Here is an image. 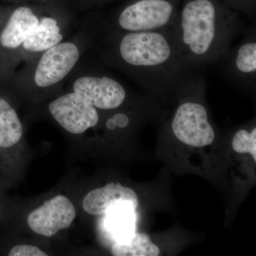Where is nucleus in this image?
<instances>
[{
    "label": "nucleus",
    "mask_w": 256,
    "mask_h": 256,
    "mask_svg": "<svg viewBox=\"0 0 256 256\" xmlns=\"http://www.w3.org/2000/svg\"><path fill=\"white\" fill-rule=\"evenodd\" d=\"M102 52L106 64L154 95L176 94L190 76L200 72L184 62L170 28L140 32L109 30L102 40Z\"/></svg>",
    "instance_id": "f257e3e1"
},
{
    "label": "nucleus",
    "mask_w": 256,
    "mask_h": 256,
    "mask_svg": "<svg viewBox=\"0 0 256 256\" xmlns=\"http://www.w3.org/2000/svg\"><path fill=\"white\" fill-rule=\"evenodd\" d=\"M246 28L240 14L222 0H182L170 30L184 62L200 72L225 57Z\"/></svg>",
    "instance_id": "f03ea898"
},
{
    "label": "nucleus",
    "mask_w": 256,
    "mask_h": 256,
    "mask_svg": "<svg viewBox=\"0 0 256 256\" xmlns=\"http://www.w3.org/2000/svg\"><path fill=\"white\" fill-rule=\"evenodd\" d=\"M182 0H130L109 24L108 30L127 32L168 30Z\"/></svg>",
    "instance_id": "7ed1b4c3"
},
{
    "label": "nucleus",
    "mask_w": 256,
    "mask_h": 256,
    "mask_svg": "<svg viewBox=\"0 0 256 256\" xmlns=\"http://www.w3.org/2000/svg\"><path fill=\"white\" fill-rule=\"evenodd\" d=\"M244 37L218 63L226 78L236 85L254 90L256 84V23L246 26Z\"/></svg>",
    "instance_id": "20e7f679"
},
{
    "label": "nucleus",
    "mask_w": 256,
    "mask_h": 256,
    "mask_svg": "<svg viewBox=\"0 0 256 256\" xmlns=\"http://www.w3.org/2000/svg\"><path fill=\"white\" fill-rule=\"evenodd\" d=\"M52 117L67 132L82 134L98 124L97 108L76 92H68L50 102Z\"/></svg>",
    "instance_id": "39448f33"
},
{
    "label": "nucleus",
    "mask_w": 256,
    "mask_h": 256,
    "mask_svg": "<svg viewBox=\"0 0 256 256\" xmlns=\"http://www.w3.org/2000/svg\"><path fill=\"white\" fill-rule=\"evenodd\" d=\"M80 52L78 46L62 42L43 52L35 68L34 82L37 86H53L68 75L78 63Z\"/></svg>",
    "instance_id": "423d86ee"
},
{
    "label": "nucleus",
    "mask_w": 256,
    "mask_h": 256,
    "mask_svg": "<svg viewBox=\"0 0 256 256\" xmlns=\"http://www.w3.org/2000/svg\"><path fill=\"white\" fill-rule=\"evenodd\" d=\"M73 90L96 108L104 110L118 108L128 97L126 88L106 74L80 77L74 82Z\"/></svg>",
    "instance_id": "0eeeda50"
},
{
    "label": "nucleus",
    "mask_w": 256,
    "mask_h": 256,
    "mask_svg": "<svg viewBox=\"0 0 256 256\" xmlns=\"http://www.w3.org/2000/svg\"><path fill=\"white\" fill-rule=\"evenodd\" d=\"M76 216L72 202L58 195L45 202L28 216V227L38 235L52 237L60 230L69 228Z\"/></svg>",
    "instance_id": "6e6552de"
},
{
    "label": "nucleus",
    "mask_w": 256,
    "mask_h": 256,
    "mask_svg": "<svg viewBox=\"0 0 256 256\" xmlns=\"http://www.w3.org/2000/svg\"><path fill=\"white\" fill-rule=\"evenodd\" d=\"M138 204V197L132 188L110 183L89 192L82 201V208L88 214L101 216L119 205L131 204L137 208Z\"/></svg>",
    "instance_id": "1a4fd4ad"
},
{
    "label": "nucleus",
    "mask_w": 256,
    "mask_h": 256,
    "mask_svg": "<svg viewBox=\"0 0 256 256\" xmlns=\"http://www.w3.org/2000/svg\"><path fill=\"white\" fill-rule=\"evenodd\" d=\"M40 22L30 8L21 6L13 12L0 33V45L6 50L20 48Z\"/></svg>",
    "instance_id": "9d476101"
},
{
    "label": "nucleus",
    "mask_w": 256,
    "mask_h": 256,
    "mask_svg": "<svg viewBox=\"0 0 256 256\" xmlns=\"http://www.w3.org/2000/svg\"><path fill=\"white\" fill-rule=\"evenodd\" d=\"M64 35L60 24L54 18L44 16L24 42L22 47L30 53H43L62 42Z\"/></svg>",
    "instance_id": "9b49d317"
},
{
    "label": "nucleus",
    "mask_w": 256,
    "mask_h": 256,
    "mask_svg": "<svg viewBox=\"0 0 256 256\" xmlns=\"http://www.w3.org/2000/svg\"><path fill=\"white\" fill-rule=\"evenodd\" d=\"M136 208L131 204L114 207L106 214L105 227L116 240H124L136 233Z\"/></svg>",
    "instance_id": "f8f14e48"
},
{
    "label": "nucleus",
    "mask_w": 256,
    "mask_h": 256,
    "mask_svg": "<svg viewBox=\"0 0 256 256\" xmlns=\"http://www.w3.org/2000/svg\"><path fill=\"white\" fill-rule=\"evenodd\" d=\"M23 126L16 110L0 97V150L13 148L21 140Z\"/></svg>",
    "instance_id": "ddd939ff"
},
{
    "label": "nucleus",
    "mask_w": 256,
    "mask_h": 256,
    "mask_svg": "<svg viewBox=\"0 0 256 256\" xmlns=\"http://www.w3.org/2000/svg\"><path fill=\"white\" fill-rule=\"evenodd\" d=\"M111 252L116 256H158L160 249L146 234L134 233L129 238L116 242Z\"/></svg>",
    "instance_id": "4468645a"
},
{
    "label": "nucleus",
    "mask_w": 256,
    "mask_h": 256,
    "mask_svg": "<svg viewBox=\"0 0 256 256\" xmlns=\"http://www.w3.org/2000/svg\"><path fill=\"white\" fill-rule=\"evenodd\" d=\"M232 146L236 152L250 153L256 161V128H252L250 132L246 129L237 131L232 140Z\"/></svg>",
    "instance_id": "2eb2a0df"
},
{
    "label": "nucleus",
    "mask_w": 256,
    "mask_h": 256,
    "mask_svg": "<svg viewBox=\"0 0 256 256\" xmlns=\"http://www.w3.org/2000/svg\"><path fill=\"white\" fill-rule=\"evenodd\" d=\"M226 6L239 14L246 15L252 23L256 22V0H222Z\"/></svg>",
    "instance_id": "dca6fc26"
},
{
    "label": "nucleus",
    "mask_w": 256,
    "mask_h": 256,
    "mask_svg": "<svg viewBox=\"0 0 256 256\" xmlns=\"http://www.w3.org/2000/svg\"><path fill=\"white\" fill-rule=\"evenodd\" d=\"M9 256H46L47 254L38 247L30 245H18L11 248Z\"/></svg>",
    "instance_id": "f3484780"
},
{
    "label": "nucleus",
    "mask_w": 256,
    "mask_h": 256,
    "mask_svg": "<svg viewBox=\"0 0 256 256\" xmlns=\"http://www.w3.org/2000/svg\"><path fill=\"white\" fill-rule=\"evenodd\" d=\"M112 118L116 124V128H126L130 124L129 117L127 114H122V112L114 114Z\"/></svg>",
    "instance_id": "a211bd4d"
},
{
    "label": "nucleus",
    "mask_w": 256,
    "mask_h": 256,
    "mask_svg": "<svg viewBox=\"0 0 256 256\" xmlns=\"http://www.w3.org/2000/svg\"><path fill=\"white\" fill-rule=\"evenodd\" d=\"M106 126H107V128H108L109 130H114L116 129V124H114V120H112V118L108 119L107 122H106Z\"/></svg>",
    "instance_id": "6ab92c4d"
}]
</instances>
